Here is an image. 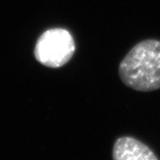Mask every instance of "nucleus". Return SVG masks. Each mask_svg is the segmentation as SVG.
Returning a JSON list of instances; mask_svg holds the SVG:
<instances>
[{
  "label": "nucleus",
  "mask_w": 160,
  "mask_h": 160,
  "mask_svg": "<svg viewBox=\"0 0 160 160\" xmlns=\"http://www.w3.org/2000/svg\"><path fill=\"white\" fill-rule=\"evenodd\" d=\"M71 34L64 29H51L40 37L35 48V55L42 64L59 68L69 62L75 52Z\"/></svg>",
  "instance_id": "f03ea898"
},
{
  "label": "nucleus",
  "mask_w": 160,
  "mask_h": 160,
  "mask_svg": "<svg viewBox=\"0 0 160 160\" xmlns=\"http://www.w3.org/2000/svg\"><path fill=\"white\" fill-rule=\"evenodd\" d=\"M113 160H158L147 145L129 136L118 138L114 143Z\"/></svg>",
  "instance_id": "7ed1b4c3"
},
{
  "label": "nucleus",
  "mask_w": 160,
  "mask_h": 160,
  "mask_svg": "<svg viewBox=\"0 0 160 160\" xmlns=\"http://www.w3.org/2000/svg\"><path fill=\"white\" fill-rule=\"evenodd\" d=\"M118 74L126 86L140 92L160 88V41L146 39L133 46L121 61Z\"/></svg>",
  "instance_id": "f257e3e1"
}]
</instances>
